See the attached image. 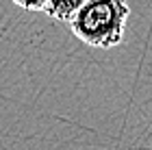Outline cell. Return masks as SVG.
<instances>
[{
    "label": "cell",
    "instance_id": "7a4b0ae2",
    "mask_svg": "<svg viewBox=\"0 0 152 150\" xmlns=\"http://www.w3.org/2000/svg\"><path fill=\"white\" fill-rule=\"evenodd\" d=\"M85 2V0H48L46 2V13L59 22H70L72 15L78 11V7Z\"/></svg>",
    "mask_w": 152,
    "mask_h": 150
},
{
    "label": "cell",
    "instance_id": "6da1fadb",
    "mask_svg": "<svg viewBox=\"0 0 152 150\" xmlns=\"http://www.w3.org/2000/svg\"><path fill=\"white\" fill-rule=\"evenodd\" d=\"M130 7L126 0H85L72 15L74 35L91 48L109 50L122 44Z\"/></svg>",
    "mask_w": 152,
    "mask_h": 150
},
{
    "label": "cell",
    "instance_id": "3957f363",
    "mask_svg": "<svg viewBox=\"0 0 152 150\" xmlns=\"http://www.w3.org/2000/svg\"><path fill=\"white\" fill-rule=\"evenodd\" d=\"M11 2L22 7V9H26V11H44L48 0H11Z\"/></svg>",
    "mask_w": 152,
    "mask_h": 150
}]
</instances>
